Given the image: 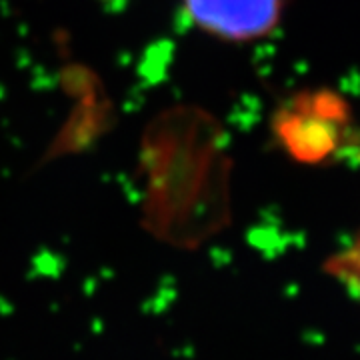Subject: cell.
Segmentation results:
<instances>
[{"instance_id":"obj_1","label":"cell","mask_w":360,"mask_h":360,"mask_svg":"<svg viewBox=\"0 0 360 360\" xmlns=\"http://www.w3.org/2000/svg\"><path fill=\"white\" fill-rule=\"evenodd\" d=\"M274 130L284 150L296 160L322 162L345 142V104L330 92L302 94L278 112Z\"/></svg>"},{"instance_id":"obj_2","label":"cell","mask_w":360,"mask_h":360,"mask_svg":"<svg viewBox=\"0 0 360 360\" xmlns=\"http://www.w3.org/2000/svg\"><path fill=\"white\" fill-rule=\"evenodd\" d=\"M290 0H180L188 25L229 44H250L278 30Z\"/></svg>"}]
</instances>
